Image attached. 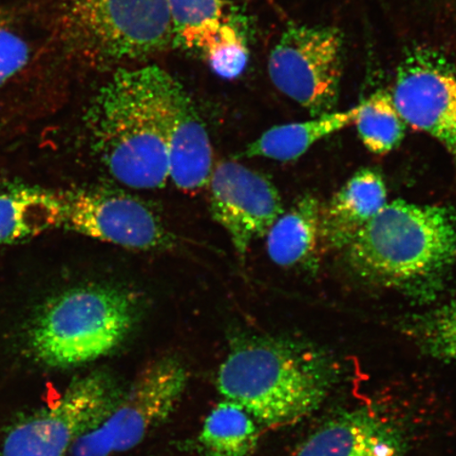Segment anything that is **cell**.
I'll return each mask as SVG.
<instances>
[{"instance_id":"1","label":"cell","mask_w":456,"mask_h":456,"mask_svg":"<svg viewBox=\"0 0 456 456\" xmlns=\"http://www.w3.org/2000/svg\"><path fill=\"white\" fill-rule=\"evenodd\" d=\"M336 380L332 361L305 341L236 334L216 375L221 395L259 426L281 428L315 411Z\"/></svg>"},{"instance_id":"2","label":"cell","mask_w":456,"mask_h":456,"mask_svg":"<svg viewBox=\"0 0 456 456\" xmlns=\"http://www.w3.org/2000/svg\"><path fill=\"white\" fill-rule=\"evenodd\" d=\"M346 248L353 270L364 281L433 300L456 267V209L387 203Z\"/></svg>"},{"instance_id":"3","label":"cell","mask_w":456,"mask_h":456,"mask_svg":"<svg viewBox=\"0 0 456 456\" xmlns=\"http://www.w3.org/2000/svg\"><path fill=\"white\" fill-rule=\"evenodd\" d=\"M170 74L158 66L113 73L88 114L94 148L119 183L159 190L169 180L165 89Z\"/></svg>"},{"instance_id":"4","label":"cell","mask_w":456,"mask_h":456,"mask_svg":"<svg viewBox=\"0 0 456 456\" xmlns=\"http://www.w3.org/2000/svg\"><path fill=\"white\" fill-rule=\"evenodd\" d=\"M141 311L139 296L129 289L73 288L44 305L28 332V345L45 366H82L117 350L133 332Z\"/></svg>"},{"instance_id":"5","label":"cell","mask_w":456,"mask_h":456,"mask_svg":"<svg viewBox=\"0 0 456 456\" xmlns=\"http://www.w3.org/2000/svg\"><path fill=\"white\" fill-rule=\"evenodd\" d=\"M188 383L184 363L175 356L156 359L93 428L79 436L69 456H112L129 452L165 423Z\"/></svg>"},{"instance_id":"6","label":"cell","mask_w":456,"mask_h":456,"mask_svg":"<svg viewBox=\"0 0 456 456\" xmlns=\"http://www.w3.org/2000/svg\"><path fill=\"white\" fill-rule=\"evenodd\" d=\"M83 49L102 64L146 59L174 43L167 0H66Z\"/></svg>"},{"instance_id":"7","label":"cell","mask_w":456,"mask_h":456,"mask_svg":"<svg viewBox=\"0 0 456 456\" xmlns=\"http://www.w3.org/2000/svg\"><path fill=\"white\" fill-rule=\"evenodd\" d=\"M344 64V36L338 28L294 25L273 45L267 70L281 93L315 118L338 105Z\"/></svg>"},{"instance_id":"8","label":"cell","mask_w":456,"mask_h":456,"mask_svg":"<svg viewBox=\"0 0 456 456\" xmlns=\"http://www.w3.org/2000/svg\"><path fill=\"white\" fill-rule=\"evenodd\" d=\"M122 393L107 370L74 379L59 401L11 428L2 456H67L77 438L104 418Z\"/></svg>"},{"instance_id":"9","label":"cell","mask_w":456,"mask_h":456,"mask_svg":"<svg viewBox=\"0 0 456 456\" xmlns=\"http://www.w3.org/2000/svg\"><path fill=\"white\" fill-rule=\"evenodd\" d=\"M61 225L127 249L163 252L179 247V238L142 200L118 190L59 193Z\"/></svg>"},{"instance_id":"10","label":"cell","mask_w":456,"mask_h":456,"mask_svg":"<svg viewBox=\"0 0 456 456\" xmlns=\"http://www.w3.org/2000/svg\"><path fill=\"white\" fill-rule=\"evenodd\" d=\"M392 96L404 123L440 142L456 161V62L416 45L399 62Z\"/></svg>"},{"instance_id":"11","label":"cell","mask_w":456,"mask_h":456,"mask_svg":"<svg viewBox=\"0 0 456 456\" xmlns=\"http://www.w3.org/2000/svg\"><path fill=\"white\" fill-rule=\"evenodd\" d=\"M210 214L224 228L239 256L266 237L283 214L281 195L264 174L237 161L215 165L208 182Z\"/></svg>"},{"instance_id":"12","label":"cell","mask_w":456,"mask_h":456,"mask_svg":"<svg viewBox=\"0 0 456 456\" xmlns=\"http://www.w3.org/2000/svg\"><path fill=\"white\" fill-rule=\"evenodd\" d=\"M174 43L202 57L221 77H240L248 64L247 28L224 0H167Z\"/></svg>"},{"instance_id":"13","label":"cell","mask_w":456,"mask_h":456,"mask_svg":"<svg viewBox=\"0 0 456 456\" xmlns=\"http://www.w3.org/2000/svg\"><path fill=\"white\" fill-rule=\"evenodd\" d=\"M164 106L169 180L180 191H201L215 167L212 142L191 96L171 76Z\"/></svg>"},{"instance_id":"14","label":"cell","mask_w":456,"mask_h":456,"mask_svg":"<svg viewBox=\"0 0 456 456\" xmlns=\"http://www.w3.org/2000/svg\"><path fill=\"white\" fill-rule=\"evenodd\" d=\"M387 203L383 176L370 168L357 171L322 209V240L330 248H347Z\"/></svg>"},{"instance_id":"15","label":"cell","mask_w":456,"mask_h":456,"mask_svg":"<svg viewBox=\"0 0 456 456\" xmlns=\"http://www.w3.org/2000/svg\"><path fill=\"white\" fill-rule=\"evenodd\" d=\"M397 437L395 428L372 409H356L319 428L292 456H372Z\"/></svg>"},{"instance_id":"16","label":"cell","mask_w":456,"mask_h":456,"mask_svg":"<svg viewBox=\"0 0 456 456\" xmlns=\"http://www.w3.org/2000/svg\"><path fill=\"white\" fill-rule=\"evenodd\" d=\"M322 207L306 196L276 220L266 235L267 254L273 264L290 267L312 266L322 242Z\"/></svg>"},{"instance_id":"17","label":"cell","mask_w":456,"mask_h":456,"mask_svg":"<svg viewBox=\"0 0 456 456\" xmlns=\"http://www.w3.org/2000/svg\"><path fill=\"white\" fill-rule=\"evenodd\" d=\"M358 107L333 111L310 121L279 125L266 130L245 148L242 158H265L289 162L299 159L319 141L354 124Z\"/></svg>"},{"instance_id":"18","label":"cell","mask_w":456,"mask_h":456,"mask_svg":"<svg viewBox=\"0 0 456 456\" xmlns=\"http://www.w3.org/2000/svg\"><path fill=\"white\" fill-rule=\"evenodd\" d=\"M59 195L17 190L0 195V244L25 241L61 225Z\"/></svg>"},{"instance_id":"19","label":"cell","mask_w":456,"mask_h":456,"mask_svg":"<svg viewBox=\"0 0 456 456\" xmlns=\"http://www.w3.org/2000/svg\"><path fill=\"white\" fill-rule=\"evenodd\" d=\"M258 441L259 425L227 399L210 411L198 438L204 456H252Z\"/></svg>"},{"instance_id":"20","label":"cell","mask_w":456,"mask_h":456,"mask_svg":"<svg viewBox=\"0 0 456 456\" xmlns=\"http://www.w3.org/2000/svg\"><path fill=\"white\" fill-rule=\"evenodd\" d=\"M357 107L354 124L359 138L369 151L386 155L401 144L407 124L399 114L390 93L376 90Z\"/></svg>"},{"instance_id":"21","label":"cell","mask_w":456,"mask_h":456,"mask_svg":"<svg viewBox=\"0 0 456 456\" xmlns=\"http://www.w3.org/2000/svg\"><path fill=\"white\" fill-rule=\"evenodd\" d=\"M404 330L425 354L456 363V297L410 319Z\"/></svg>"},{"instance_id":"22","label":"cell","mask_w":456,"mask_h":456,"mask_svg":"<svg viewBox=\"0 0 456 456\" xmlns=\"http://www.w3.org/2000/svg\"><path fill=\"white\" fill-rule=\"evenodd\" d=\"M28 59V45L19 34L0 26V87L22 69Z\"/></svg>"},{"instance_id":"23","label":"cell","mask_w":456,"mask_h":456,"mask_svg":"<svg viewBox=\"0 0 456 456\" xmlns=\"http://www.w3.org/2000/svg\"><path fill=\"white\" fill-rule=\"evenodd\" d=\"M403 448L402 438L399 436L395 438V440L387 443L384 447H381L379 452L372 456H402Z\"/></svg>"}]
</instances>
